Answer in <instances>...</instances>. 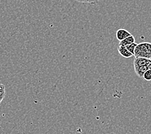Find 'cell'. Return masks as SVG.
Here are the masks:
<instances>
[{"label": "cell", "instance_id": "obj_1", "mask_svg": "<svg viewBox=\"0 0 151 134\" xmlns=\"http://www.w3.org/2000/svg\"><path fill=\"white\" fill-rule=\"evenodd\" d=\"M134 56L135 57L151 59V43L143 42L137 44Z\"/></svg>", "mask_w": 151, "mask_h": 134}, {"label": "cell", "instance_id": "obj_2", "mask_svg": "<svg viewBox=\"0 0 151 134\" xmlns=\"http://www.w3.org/2000/svg\"><path fill=\"white\" fill-rule=\"evenodd\" d=\"M130 35H132V34H130L128 30L123 29H118L117 31H116V38H117V39L119 41H122L123 39H125L126 37L130 36Z\"/></svg>", "mask_w": 151, "mask_h": 134}, {"label": "cell", "instance_id": "obj_3", "mask_svg": "<svg viewBox=\"0 0 151 134\" xmlns=\"http://www.w3.org/2000/svg\"><path fill=\"white\" fill-rule=\"evenodd\" d=\"M150 59L144 57H135L134 60V67L147 66Z\"/></svg>", "mask_w": 151, "mask_h": 134}, {"label": "cell", "instance_id": "obj_4", "mask_svg": "<svg viewBox=\"0 0 151 134\" xmlns=\"http://www.w3.org/2000/svg\"><path fill=\"white\" fill-rule=\"evenodd\" d=\"M118 50L119 54L122 56L123 57L125 58H129L133 56V55L128 51V50L126 49L125 47L122 46V45H118Z\"/></svg>", "mask_w": 151, "mask_h": 134}, {"label": "cell", "instance_id": "obj_5", "mask_svg": "<svg viewBox=\"0 0 151 134\" xmlns=\"http://www.w3.org/2000/svg\"><path fill=\"white\" fill-rule=\"evenodd\" d=\"M135 41H136V39H135L134 36H132V35H130V36L126 37L125 39H123L121 41H119V45L125 47L127 45H128V44H132L133 43H135Z\"/></svg>", "mask_w": 151, "mask_h": 134}, {"label": "cell", "instance_id": "obj_6", "mask_svg": "<svg viewBox=\"0 0 151 134\" xmlns=\"http://www.w3.org/2000/svg\"><path fill=\"white\" fill-rule=\"evenodd\" d=\"M134 71L136 74L140 78H143V75L144 73L148 70L147 66H143V67H134Z\"/></svg>", "mask_w": 151, "mask_h": 134}, {"label": "cell", "instance_id": "obj_7", "mask_svg": "<svg viewBox=\"0 0 151 134\" xmlns=\"http://www.w3.org/2000/svg\"><path fill=\"white\" fill-rule=\"evenodd\" d=\"M137 44H138L136 43H133L132 44H128V45L125 46V48L128 50L129 52H130L134 56V50L136 49V47L137 46Z\"/></svg>", "mask_w": 151, "mask_h": 134}, {"label": "cell", "instance_id": "obj_8", "mask_svg": "<svg viewBox=\"0 0 151 134\" xmlns=\"http://www.w3.org/2000/svg\"><path fill=\"white\" fill-rule=\"evenodd\" d=\"M76 1L81 3H89L91 5H95L98 3L99 0H76Z\"/></svg>", "mask_w": 151, "mask_h": 134}, {"label": "cell", "instance_id": "obj_9", "mask_svg": "<svg viewBox=\"0 0 151 134\" xmlns=\"http://www.w3.org/2000/svg\"><path fill=\"white\" fill-rule=\"evenodd\" d=\"M143 78L146 81H151V70H147L143 75Z\"/></svg>", "mask_w": 151, "mask_h": 134}, {"label": "cell", "instance_id": "obj_10", "mask_svg": "<svg viewBox=\"0 0 151 134\" xmlns=\"http://www.w3.org/2000/svg\"><path fill=\"white\" fill-rule=\"evenodd\" d=\"M5 95V87L0 88V104L3 100Z\"/></svg>", "mask_w": 151, "mask_h": 134}, {"label": "cell", "instance_id": "obj_11", "mask_svg": "<svg viewBox=\"0 0 151 134\" xmlns=\"http://www.w3.org/2000/svg\"><path fill=\"white\" fill-rule=\"evenodd\" d=\"M147 67H148V69H149V70H151V59H150L148 64H147Z\"/></svg>", "mask_w": 151, "mask_h": 134}, {"label": "cell", "instance_id": "obj_12", "mask_svg": "<svg viewBox=\"0 0 151 134\" xmlns=\"http://www.w3.org/2000/svg\"><path fill=\"white\" fill-rule=\"evenodd\" d=\"M5 88V85L0 83V88Z\"/></svg>", "mask_w": 151, "mask_h": 134}]
</instances>
